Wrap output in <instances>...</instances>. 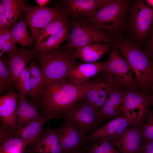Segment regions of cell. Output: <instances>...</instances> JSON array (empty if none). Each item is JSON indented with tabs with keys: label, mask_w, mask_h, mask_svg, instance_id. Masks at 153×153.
Masks as SVG:
<instances>
[{
	"label": "cell",
	"mask_w": 153,
	"mask_h": 153,
	"mask_svg": "<svg viewBox=\"0 0 153 153\" xmlns=\"http://www.w3.org/2000/svg\"><path fill=\"white\" fill-rule=\"evenodd\" d=\"M53 118L43 116L23 127L14 130L15 135L28 143L29 144L36 143L44 133L42 127L47 121Z\"/></svg>",
	"instance_id": "obj_22"
},
{
	"label": "cell",
	"mask_w": 153,
	"mask_h": 153,
	"mask_svg": "<svg viewBox=\"0 0 153 153\" xmlns=\"http://www.w3.org/2000/svg\"><path fill=\"white\" fill-rule=\"evenodd\" d=\"M151 89L152 90V94L151 95L152 97V105H153V80L152 82L151 86Z\"/></svg>",
	"instance_id": "obj_42"
},
{
	"label": "cell",
	"mask_w": 153,
	"mask_h": 153,
	"mask_svg": "<svg viewBox=\"0 0 153 153\" xmlns=\"http://www.w3.org/2000/svg\"><path fill=\"white\" fill-rule=\"evenodd\" d=\"M146 4L149 7H153V0H146L144 1Z\"/></svg>",
	"instance_id": "obj_41"
},
{
	"label": "cell",
	"mask_w": 153,
	"mask_h": 153,
	"mask_svg": "<svg viewBox=\"0 0 153 153\" xmlns=\"http://www.w3.org/2000/svg\"><path fill=\"white\" fill-rule=\"evenodd\" d=\"M120 87L111 86L106 87L109 97L102 107L97 111L101 123L121 115L126 116L124 90Z\"/></svg>",
	"instance_id": "obj_12"
},
{
	"label": "cell",
	"mask_w": 153,
	"mask_h": 153,
	"mask_svg": "<svg viewBox=\"0 0 153 153\" xmlns=\"http://www.w3.org/2000/svg\"><path fill=\"white\" fill-rule=\"evenodd\" d=\"M67 23L66 16L60 17L52 21L45 28L36 40L34 47L58 31Z\"/></svg>",
	"instance_id": "obj_28"
},
{
	"label": "cell",
	"mask_w": 153,
	"mask_h": 153,
	"mask_svg": "<svg viewBox=\"0 0 153 153\" xmlns=\"http://www.w3.org/2000/svg\"><path fill=\"white\" fill-rule=\"evenodd\" d=\"M110 49L109 44L96 42L77 47L71 51L76 59L86 63L94 62L100 60Z\"/></svg>",
	"instance_id": "obj_20"
},
{
	"label": "cell",
	"mask_w": 153,
	"mask_h": 153,
	"mask_svg": "<svg viewBox=\"0 0 153 153\" xmlns=\"http://www.w3.org/2000/svg\"><path fill=\"white\" fill-rule=\"evenodd\" d=\"M116 35L113 46L120 52L135 74L137 86L146 92L151 89L153 80V62L136 44L120 33Z\"/></svg>",
	"instance_id": "obj_2"
},
{
	"label": "cell",
	"mask_w": 153,
	"mask_h": 153,
	"mask_svg": "<svg viewBox=\"0 0 153 153\" xmlns=\"http://www.w3.org/2000/svg\"><path fill=\"white\" fill-rule=\"evenodd\" d=\"M106 61L85 63L78 64L69 71L68 78L69 81L73 83L85 82L100 72H103Z\"/></svg>",
	"instance_id": "obj_18"
},
{
	"label": "cell",
	"mask_w": 153,
	"mask_h": 153,
	"mask_svg": "<svg viewBox=\"0 0 153 153\" xmlns=\"http://www.w3.org/2000/svg\"><path fill=\"white\" fill-rule=\"evenodd\" d=\"M16 43L14 40L5 43L3 47L0 49V56H2L5 52H6L7 55H9L15 51L18 48L16 45Z\"/></svg>",
	"instance_id": "obj_35"
},
{
	"label": "cell",
	"mask_w": 153,
	"mask_h": 153,
	"mask_svg": "<svg viewBox=\"0 0 153 153\" xmlns=\"http://www.w3.org/2000/svg\"><path fill=\"white\" fill-rule=\"evenodd\" d=\"M28 144V142L22 138L14 136L0 144V152L7 153L16 150L24 152Z\"/></svg>",
	"instance_id": "obj_31"
},
{
	"label": "cell",
	"mask_w": 153,
	"mask_h": 153,
	"mask_svg": "<svg viewBox=\"0 0 153 153\" xmlns=\"http://www.w3.org/2000/svg\"><path fill=\"white\" fill-rule=\"evenodd\" d=\"M14 40L12 37L11 29L0 31V49L5 43Z\"/></svg>",
	"instance_id": "obj_38"
},
{
	"label": "cell",
	"mask_w": 153,
	"mask_h": 153,
	"mask_svg": "<svg viewBox=\"0 0 153 153\" xmlns=\"http://www.w3.org/2000/svg\"><path fill=\"white\" fill-rule=\"evenodd\" d=\"M140 153H153V140L144 141L141 147Z\"/></svg>",
	"instance_id": "obj_39"
},
{
	"label": "cell",
	"mask_w": 153,
	"mask_h": 153,
	"mask_svg": "<svg viewBox=\"0 0 153 153\" xmlns=\"http://www.w3.org/2000/svg\"><path fill=\"white\" fill-rule=\"evenodd\" d=\"M28 67L30 73L31 88L29 97L33 100L38 101L45 86L41 69L38 63L32 60Z\"/></svg>",
	"instance_id": "obj_24"
},
{
	"label": "cell",
	"mask_w": 153,
	"mask_h": 153,
	"mask_svg": "<svg viewBox=\"0 0 153 153\" xmlns=\"http://www.w3.org/2000/svg\"><path fill=\"white\" fill-rule=\"evenodd\" d=\"M98 110L82 99L62 116L72 124L84 138L102 126L97 114Z\"/></svg>",
	"instance_id": "obj_7"
},
{
	"label": "cell",
	"mask_w": 153,
	"mask_h": 153,
	"mask_svg": "<svg viewBox=\"0 0 153 153\" xmlns=\"http://www.w3.org/2000/svg\"><path fill=\"white\" fill-rule=\"evenodd\" d=\"M15 134L14 130H12L5 127L3 125H0V144L7 139L14 136Z\"/></svg>",
	"instance_id": "obj_36"
},
{
	"label": "cell",
	"mask_w": 153,
	"mask_h": 153,
	"mask_svg": "<svg viewBox=\"0 0 153 153\" xmlns=\"http://www.w3.org/2000/svg\"><path fill=\"white\" fill-rule=\"evenodd\" d=\"M93 142L88 153H121L115 148L111 141L103 139Z\"/></svg>",
	"instance_id": "obj_32"
},
{
	"label": "cell",
	"mask_w": 153,
	"mask_h": 153,
	"mask_svg": "<svg viewBox=\"0 0 153 153\" xmlns=\"http://www.w3.org/2000/svg\"><path fill=\"white\" fill-rule=\"evenodd\" d=\"M45 85L66 80L71 70L77 65L71 51L54 50L37 53Z\"/></svg>",
	"instance_id": "obj_3"
},
{
	"label": "cell",
	"mask_w": 153,
	"mask_h": 153,
	"mask_svg": "<svg viewBox=\"0 0 153 153\" xmlns=\"http://www.w3.org/2000/svg\"><path fill=\"white\" fill-rule=\"evenodd\" d=\"M27 24L26 19L21 18L11 29V34L16 43L22 47L30 48L33 40L27 29Z\"/></svg>",
	"instance_id": "obj_27"
},
{
	"label": "cell",
	"mask_w": 153,
	"mask_h": 153,
	"mask_svg": "<svg viewBox=\"0 0 153 153\" xmlns=\"http://www.w3.org/2000/svg\"><path fill=\"white\" fill-rule=\"evenodd\" d=\"M0 91L3 92L8 89L12 85L15 86L10 71L7 65L5 58L0 56Z\"/></svg>",
	"instance_id": "obj_30"
},
{
	"label": "cell",
	"mask_w": 153,
	"mask_h": 153,
	"mask_svg": "<svg viewBox=\"0 0 153 153\" xmlns=\"http://www.w3.org/2000/svg\"><path fill=\"white\" fill-rule=\"evenodd\" d=\"M103 80L73 83L67 80L45 85L39 105L44 117L53 119L62 115L83 98L88 90Z\"/></svg>",
	"instance_id": "obj_1"
},
{
	"label": "cell",
	"mask_w": 153,
	"mask_h": 153,
	"mask_svg": "<svg viewBox=\"0 0 153 153\" xmlns=\"http://www.w3.org/2000/svg\"><path fill=\"white\" fill-rule=\"evenodd\" d=\"M43 116L36 105L28 101L26 97L18 99L16 113L17 129L27 125Z\"/></svg>",
	"instance_id": "obj_21"
},
{
	"label": "cell",
	"mask_w": 153,
	"mask_h": 153,
	"mask_svg": "<svg viewBox=\"0 0 153 153\" xmlns=\"http://www.w3.org/2000/svg\"><path fill=\"white\" fill-rule=\"evenodd\" d=\"M140 120L130 119L124 115L117 116L85 137L83 142H93L103 139L112 141L128 129L137 124Z\"/></svg>",
	"instance_id": "obj_10"
},
{
	"label": "cell",
	"mask_w": 153,
	"mask_h": 153,
	"mask_svg": "<svg viewBox=\"0 0 153 153\" xmlns=\"http://www.w3.org/2000/svg\"><path fill=\"white\" fill-rule=\"evenodd\" d=\"M0 153H5L3 152H0Z\"/></svg>",
	"instance_id": "obj_45"
},
{
	"label": "cell",
	"mask_w": 153,
	"mask_h": 153,
	"mask_svg": "<svg viewBox=\"0 0 153 153\" xmlns=\"http://www.w3.org/2000/svg\"><path fill=\"white\" fill-rule=\"evenodd\" d=\"M1 2L11 29L18 22L19 18L25 12L28 4L26 0H3Z\"/></svg>",
	"instance_id": "obj_26"
},
{
	"label": "cell",
	"mask_w": 153,
	"mask_h": 153,
	"mask_svg": "<svg viewBox=\"0 0 153 153\" xmlns=\"http://www.w3.org/2000/svg\"><path fill=\"white\" fill-rule=\"evenodd\" d=\"M32 153V152H31L30 153Z\"/></svg>",
	"instance_id": "obj_46"
},
{
	"label": "cell",
	"mask_w": 153,
	"mask_h": 153,
	"mask_svg": "<svg viewBox=\"0 0 153 153\" xmlns=\"http://www.w3.org/2000/svg\"><path fill=\"white\" fill-rule=\"evenodd\" d=\"M69 28L67 23L58 31L35 47L33 50L37 53L57 50L64 41L68 39Z\"/></svg>",
	"instance_id": "obj_25"
},
{
	"label": "cell",
	"mask_w": 153,
	"mask_h": 153,
	"mask_svg": "<svg viewBox=\"0 0 153 153\" xmlns=\"http://www.w3.org/2000/svg\"><path fill=\"white\" fill-rule=\"evenodd\" d=\"M116 85L103 81L99 84L88 91L82 99L99 110L104 105L109 97L106 90L108 86Z\"/></svg>",
	"instance_id": "obj_23"
},
{
	"label": "cell",
	"mask_w": 153,
	"mask_h": 153,
	"mask_svg": "<svg viewBox=\"0 0 153 153\" xmlns=\"http://www.w3.org/2000/svg\"><path fill=\"white\" fill-rule=\"evenodd\" d=\"M30 151L33 153H64L58 128L53 129L49 126L35 147Z\"/></svg>",
	"instance_id": "obj_19"
},
{
	"label": "cell",
	"mask_w": 153,
	"mask_h": 153,
	"mask_svg": "<svg viewBox=\"0 0 153 153\" xmlns=\"http://www.w3.org/2000/svg\"><path fill=\"white\" fill-rule=\"evenodd\" d=\"M11 29V25L6 18L3 8L2 3H0V31Z\"/></svg>",
	"instance_id": "obj_34"
},
{
	"label": "cell",
	"mask_w": 153,
	"mask_h": 153,
	"mask_svg": "<svg viewBox=\"0 0 153 153\" xmlns=\"http://www.w3.org/2000/svg\"><path fill=\"white\" fill-rule=\"evenodd\" d=\"M18 99L29 97L31 92L30 73L28 67L21 73L15 84Z\"/></svg>",
	"instance_id": "obj_29"
},
{
	"label": "cell",
	"mask_w": 153,
	"mask_h": 153,
	"mask_svg": "<svg viewBox=\"0 0 153 153\" xmlns=\"http://www.w3.org/2000/svg\"><path fill=\"white\" fill-rule=\"evenodd\" d=\"M35 1L38 5L41 7L46 6L51 1L49 0H36Z\"/></svg>",
	"instance_id": "obj_40"
},
{
	"label": "cell",
	"mask_w": 153,
	"mask_h": 153,
	"mask_svg": "<svg viewBox=\"0 0 153 153\" xmlns=\"http://www.w3.org/2000/svg\"><path fill=\"white\" fill-rule=\"evenodd\" d=\"M103 72L107 81L127 89H138L128 64L119 51L113 46Z\"/></svg>",
	"instance_id": "obj_5"
},
{
	"label": "cell",
	"mask_w": 153,
	"mask_h": 153,
	"mask_svg": "<svg viewBox=\"0 0 153 153\" xmlns=\"http://www.w3.org/2000/svg\"><path fill=\"white\" fill-rule=\"evenodd\" d=\"M150 33V37L146 42L145 50L144 51L153 62V24Z\"/></svg>",
	"instance_id": "obj_37"
},
{
	"label": "cell",
	"mask_w": 153,
	"mask_h": 153,
	"mask_svg": "<svg viewBox=\"0 0 153 153\" xmlns=\"http://www.w3.org/2000/svg\"><path fill=\"white\" fill-rule=\"evenodd\" d=\"M109 0H66L62 1L64 9L75 16L92 15Z\"/></svg>",
	"instance_id": "obj_17"
},
{
	"label": "cell",
	"mask_w": 153,
	"mask_h": 153,
	"mask_svg": "<svg viewBox=\"0 0 153 153\" xmlns=\"http://www.w3.org/2000/svg\"><path fill=\"white\" fill-rule=\"evenodd\" d=\"M58 128L64 153L74 152L84 143V137L77 129L69 122L65 120L64 123Z\"/></svg>",
	"instance_id": "obj_16"
},
{
	"label": "cell",
	"mask_w": 153,
	"mask_h": 153,
	"mask_svg": "<svg viewBox=\"0 0 153 153\" xmlns=\"http://www.w3.org/2000/svg\"><path fill=\"white\" fill-rule=\"evenodd\" d=\"M37 52L30 48H18L12 54L5 58L6 62L11 73L14 84L28 63L34 58Z\"/></svg>",
	"instance_id": "obj_14"
},
{
	"label": "cell",
	"mask_w": 153,
	"mask_h": 153,
	"mask_svg": "<svg viewBox=\"0 0 153 153\" xmlns=\"http://www.w3.org/2000/svg\"><path fill=\"white\" fill-rule=\"evenodd\" d=\"M73 153H82L81 151L78 150H77V151L74 152Z\"/></svg>",
	"instance_id": "obj_44"
},
{
	"label": "cell",
	"mask_w": 153,
	"mask_h": 153,
	"mask_svg": "<svg viewBox=\"0 0 153 153\" xmlns=\"http://www.w3.org/2000/svg\"><path fill=\"white\" fill-rule=\"evenodd\" d=\"M124 92L126 117L132 119H141L150 111L151 95L138 89L126 88Z\"/></svg>",
	"instance_id": "obj_11"
},
{
	"label": "cell",
	"mask_w": 153,
	"mask_h": 153,
	"mask_svg": "<svg viewBox=\"0 0 153 153\" xmlns=\"http://www.w3.org/2000/svg\"><path fill=\"white\" fill-rule=\"evenodd\" d=\"M112 141L121 153H140L144 141L137 124L128 129Z\"/></svg>",
	"instance_id": "obj_13"
},
{
	"label": "cell",
	"mask_w": 153,
	"mask_h": 153,
	"mask_svg": "<svg viewBox=\"0 0 153 153\" xmlns=\"http://www.w3.org/2000/svg\"><path fill=\"white\" fill-rule=\"evenodd\" d=\"M129 3L128 23L133 37L142 41L150 33L153 24V7L148 5L143 0L133 1Z\"/></svg>",
	"instance_id": "obj_6"
},
{
	"label": "cell",
	"mask_w": 153,
	"mask_h": 153,
	"mask_svg": "<svg viewBox=\"0 0 153 153\" xmlns=\"http://www.w3.org/2000/svg\"><path fill=\"white\" fill-rule=\"evenodd\" d=\"M18 96L16 90L11 91L0 97V117L3 125L15 130Z\"/></svg>",
	"instance_id": "obj_15"
},
{
	"label": "cell",
	"mask_w": 153,
	"mask_h": 153,
	"mask_svg": "<svg viewBox=\"0 0 153 153\" xmlns=\"http://www.w3.org/2000/svg\"><path fill=\"white\" fill-rule=\"evenodd\" d=\"M24 14L31 36L35 41L48 24L59 18L67 16V13L63 9L56 7L32 6L28 5Z\"/></svg>",
	"instance_id": "obj_9"
},
{
	"label": "cell",
	"mask_w": 153,
	"mask_h": 153,
	"mask_svg": "<svg viewBox=\"0 0 153 153\" xmlns=\"http://www.w3.org/2000/svg\"><path fill=\"white\" fill-rule=\"evenodd\" d=\"M24 152L21 151H13L7 153H24Z\"/></svg>",
	"instance_id": "obj_43"
},
{
	"label": "cell",
	"mask_w": 153,
	"mask_h": 153,
	"mask_svg": "<svg viewBox=\"0 0 153 153\" xmlns=\"http://www.w3.org/2000/svg\"><path fill=\"white\" fill-rule=\"evenodd\" d=\"M129 1L109 0L94 14L86 17L88 22L106 32L119 34L126 25V14Z\"/></svg>",
	"instance_id": "obj_4"
},
{
	"label": "cell",
	"mask_w": 153,
	"mask_h": 153,
	"mask_svg": "<svg viewBox=\"0 0 153 153\" xmlns=\"http://www.w3.org/2000/svg\"><path fill=\"white\" fill-rule=\"evenodd\" d=\"M144 142L153 140V111H150L137 123Z\"/></svg>",
	"instance_id": "obj_33"
},
{
	"label": "cell",
	"mask_w": 153,
	"mask_h": 153,
	"mask_svg": "<svg viewBox=\"0 0 153 153\" xmlns=\"http://www.w3.org/2000/svg\"><path fill=\"white\" fill-rule=\"evenodd\" d=\"M68 41L61 50L74 49L95 42L113 43V39L106 32L84 22H77L72 26Z\"/></svg>",
	"instance_id": "obj_8"
}]
</instances>
